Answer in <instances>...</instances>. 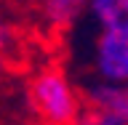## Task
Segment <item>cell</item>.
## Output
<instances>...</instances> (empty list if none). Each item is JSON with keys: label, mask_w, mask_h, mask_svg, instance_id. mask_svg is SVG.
Wrapping results in <instances>:
<instances>
[{"label": "cell", "mask_w": 128, "mask_h": 125, "mask_svg": "<svg viewBox=\"0 0 128 125\" xmlns=\"http://www.w3.org/2000/svg\"><path fill=\"white\" fill-rule=\"evenodd\" d=\"M91 67L99 83L110 85H128V32H99L94 40Z\"/></svg>", "instance_id": "obj_2"}, {"label": "cell", "mask_w": 128, "mask_h": 125, "mask_svg": "<svg viewBox=\"0 0 128 125\" xmlns=\"http://www.w3.org/2000/svg\"><path fill=\"white\" fill-rule=\"evenodd\" d=\"M8 72V56H3L0 53V80H3V75Z\"/></svg>", "instance_id": "obj_8"}, {"label": "cell", "mask_w": 128, "mask_h": 125, "mask_svg": "<svg viewBox=\"0 0 128 125\" xmlns=\"http://www.w3.org/2000/svg\"><path fill=\"white\" fill-rule=\"evenodd\" d=\"M88 11V0H40V13L48 27L67 29Z\"/></svg>", "instance_id": "obj_5"}, {"label": "cell", "mask_w": 128, "mask_h": 125, "mask_svg": "<svg viewBox=\"0 0 128 125\" xmlns=\"http://www.w3.org/2000/svg\"><path fill=\"white\" fill-rule=\"evenodd\" d=\"M72 125H126L123 120L112 117V115H107V112H99V109H91V107H86V109L78 115V120Z\"/></svg>", "instance_id": "obj_6"}, {"label": "cell", "mask_w": 128, "mask_h": 125, "mask_svg": "<svg viewBox=\"0 0 128 125\" xmlns=\"http://www.w3.org/2000/svg\"><path fill=\"white\" fill-rule=\"evenodd\" d=\"M88 16L99 32H128V0H88Z\"/></svg>", "instance_id": "obj_4"}, {"label": "cell", "mask_w": 128, "mask_h": 125, "mask_svg": "<svg viewBox=\"0 0 128 125\" xmlns=\"http://www.w3.org/2000/svg\"><path fill=\"white\" fill-rule=\"evenodd\" d=\"M6 3H11V5H32V3H40V0H6Z\"/></svg>", "instance_id": "obj_9"}, {"label": "cell", "mask_w": 128, "mask_h": 125, "mask_svg": "<svg viewBox=\"0 0 128 125\" xmlns=\"http://www.w3.org/2000/svg\"><path fill=\"white\" fill-rule=\"evenodd\" d=\"M83 99H86V107L107 112L128 125V85H110V83L94 80L86 85Z\"/></svg>", "instance_id": "obj_3"}, {"label": "cell", "mask_w": 128, "mask_h": 125, "mask_svg": "<svg viewBox=\"0 0 128 125\" xmlns=\"http://www.w3.org/2000/svg\"><path fill=\"white\" fill-rule=\"evenodd\" d=\"M14 45H16V29H14L8 21L0 19V53L8 56V51H11Z\"/></svg>", "instance_id": "obj_7"}, {"label": "cell", "mask_w": 128, "mask_h": 125, "mask_svg": "<svg viewBox=\"0 0 128 125\" xmlns=\"http://www.w3.org/2000/svg\"><path fill=\"white\" fill-rule=\"evenodd\" d=\"M30 101L43 125H72L83 112L80 93L75 91L72 80L56 67L40 69L32 77Z\"/></svg>", "instance_id": "obj_1"}]
</instances>
